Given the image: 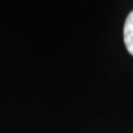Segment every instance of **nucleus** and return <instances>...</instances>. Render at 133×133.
<instances>
[{"label": "nucleus", "instance_id": "1", "mask_svg": "<svg viewBox=\"0 0 133 133\" xmlns=\"http://www.w3.org/2000/svg\"><path fill=\"white\" fill-rule=\"evenodd\" d=\"M123 40L128 52L133 56V11L128 15L123 27Z\"/></svg>", "mask_w": 133, "mask_h": 133}]
</instances>
